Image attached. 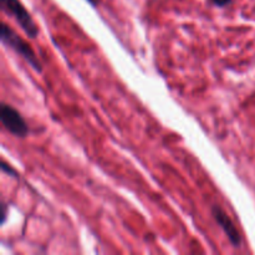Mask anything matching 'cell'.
Segmentation results:
<instances>
[{
    "label": "cell",
    "instance_id": "obj_1",
    "mask_svg": "<svg viewBox=\"0 0 255 255\" xmlns=\"http://www.w3.org/2000/svg\"><path fill=\"white\" fill-rule=\"evenodd\" d=\"M0 39L2 44L6 45L7 47L14 50L19 56H21L32 69L36 72L42 71V66L40 60L37 59L36 54L32 50V47L22 39L21 36L16 34L11 27L5 22H1V31H0Z\"/></svg>",
    "mask_w": 255,
    "mask_h": 255
},
{
    "label": "cell",
    "instance_id": "obj_2",
    "mask_svg": "<svg viewBox=\"0 0 255 255\" xmlns=\"http://www.w3.org/2000/svg\"><path fill=\"white\" fill-rule=\"evenodd\" d=\"M0 6H1L2 11L14 17L15 21L24 30L27 36L35 39L39 35V27H37L36 22L34 21L30 12L27 11L26 7L22 5L20 0H0Z\"/></svg>",
    "mask_w": 255,
    "mask_h": 255
},
{
    "label": "cell",
    "instance_id": "obj_3",
    "mask_svg": "<svg viewBox=\"0 0 255 255\" xmlns=\"http://www.w3.org/2000/svg\"><path fill=\"white\" fill-rule=\"evenodd\" d=\"M0 121H1L2 127L12 136L25 138L29 134V126L26 121L11 105L2 102L0 107Z\"/></svg>",
    "mask_w": 255,
    "mask_h": 255
},
{
    "label": "cell",
    "instance_id": "obj_4",
    "mask_svg": "<svg viewBox=\"0 0 255 255\" xmlns=\"http://www.w3.org/2000/svg\"><path fill=\"white\" fill-rule=\"evenodd\" d=\"M212 216H213L217 224L223 229V232L226 233L227 238L229 239L232 246H233L234 248H239V247L242 246V236L241 233H239L238 229H237L234 222L232 221L231 217L227 214V212L216 204V206L212 207Z\"/></svg>",
    "mask_w": 255,
    "mask_h": 255
},
{
    "label": "cell",
    "instance_id": "obj_5",
    "mask_svg": "<svg viewBox=\"0 0 255 255\" xmlns=\"http://www.w3.org/2000/svg\"><path fill=\"white\" fill-rule=\"evenodd\" d=\"M1 169H2V172H5V173L11 174L12 177H17V173H16V172H15L14 169L11 168V167L7 166V164L5 163V162H1Z\"/></svg>",
    "mask_w": 255,
    "mask_h": 255
},
{
    "label": "cell",
    "instance_id": "obj_6",
    "mask_svg": "<svg viewBox=\"0 0 255 255\" xmlns=\"http://www.w3.org/2000/svg\"><path fill=\"white\" fill-rule=\"evenodd\" d=\"M1 209H2L1 211V226H2V224L6 222V217H7V204L4 203V202L1 203Z\"/></svg>",
    "mask_w": 255,
    "mask_h": 255
},
{
    "label": "cell",
    "instance_id": "obj_7",
    "mask_svg": "<svg viewBox=\"0 0 255 255\" xmlns=\"http://www.w3.org/2000/svg\"><path fill=\"white\" fill-rule=\"evenodd\" d=\"M212 2L219 7H224V6H227V5L231 4L232 0H212Z\"/></svg>",
    "mask_w": 255,
    "mask_h": 255
},
{
    "label": "cell",
    "instance_id": "obj_8",
    "mask_svg": "<svg viewBox=\"0 0 255 255\" xmlns=\"http://www.w3.org/2000/svg\"><path fill=\"white\" fill-rule=\"evenodd\" d=\"M87 1L91 5H94V6H97V5H99V0H87Z\"/></svg>",
    "mask_w": 255,
    "mask_h": 255
}]
</instances>
